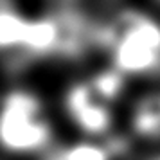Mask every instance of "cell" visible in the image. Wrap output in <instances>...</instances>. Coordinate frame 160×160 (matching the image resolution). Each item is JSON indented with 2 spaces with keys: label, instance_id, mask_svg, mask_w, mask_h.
Here are the masks:
<instances>
[{
  "label": "cell",
  "instance_id": "cell-1",
  "mask_svg": "<svg viewBox=\"0 0 160 160\" xmlns=\"http://www.w3.org/2000/svg\"><path fill=\"white\" fill-rule=\"evenodd\" d=\"M99 47L112 58L113 70L146 76L160 68V22L148 13L124 9L106 25H99Z\"/></svg>",
  "mask_w": 160,
  "mask_h": 160
},
{
  "label": "cell",
  "instance_id": "cell-2",
  "mask_svg": "<svg viewBox=\"0 0 160 160\" xmlns=\"http://www.w3.org/2000/svg\"><path fill=\"white\" fill-rule=\"evenodd\" d=\"M54 128L42 99L29 90H11L0 102V148L31 157L51 149Z\"/></svg>",
  "mask_w": 160,
  "mask_h": 160
},
{
  "label": "cell",
  "instance_id": "cell-3",
  "mask_svg": "<svg viewBox=\"0 0 160 160\" xmlns=\"http://www.w3.org/2000/svg\"><path fill=\"white\" fill-rule=\"evenodd\" d=\"M108 99H104L88 79L68 87L63 97V106L76 128L90 137H104L113 126V112Z\"/></svg>",
  "mask_w": 160,
  "mask_h": 160
},
{
  "label": "cell",
  "instance_id": "cell-4",
  "mask_svg": "<svg viewBox=\"0 0 160 160\" xmlns=\"http://www.w3.org/2000/svg\"><path fill=\"white\" fill-rule=\"evenodd\" d=\"M131 130L142 138H160V92H149L133 104Z\"/></svg>",
  "mask_w": 160,
  "mask_h": 160
},
{
  "label": "cell",
  "instance_id": "cell-5",
  "mask_svg": "<svg viewBox=\"0 0 160 160\" xmlns=\"http://www.w3.org/2000/svg\"><path fill=\"white\" fill-rule=\"evenodd\" d=\"M112 149L95 142H78L54 151L47 160H110Z\"/></svg>",
  "mask_w": 160,
  "mask_h": 160
},
{
  "label": "cell",
  "instance_id": "cell-6",
  "mask_svg": "<svg viewBox=\"0 0 160 160\" xmlns=\"http://www.w3.org/2000/svg\"><path fill=\"white\" fill-rule=\"evenodd\" d=\"M13 8V0H0V9Z\"/></svg>",
  "mask_w": 160,
  "mask_h": 160
},
{
  "label": "cell",
  "instance_id": "cell-7",
  "mask_svg": "<svg viewBox=\"0 0 160 160\" xmlns=\"http://www.w3.org/2000/svg\"><path fill=\"white\" fill-rule=\"evenodd\" d=\"M148 160H160V155H155V157H151V158H148Z\"/></svg>",
  "mask_w": 160,
  "mask_h": 160
}]
</instances>
